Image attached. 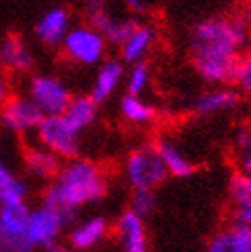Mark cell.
<instances>
[{
	"label": "cell",
	"mask_w": 251,
	"mask_h": 252,
	"mask_svg": "<svg viewBox=\"0 0 251 252\" xmlns=\"http://www.w3.org/2000/svg\"><path fill=\"white\" fill-rule=\"evenodd\" d=\"M249 29L241 17L212 15L200 19L192 29V62L198 76L208 84L235 82Z\"/></svg>",
	"instance_id": "6da1fadb"
},
{
	"label": "cell",
	"mask_w": 251,
	"mask_h": 252,
	"mask_svg": "<svg viewBox=\"0 0 251 252\" xmlns=\"http://www.w3.org/2000/svg\"><path fill=\"white\" fill-rule=\"evenodd\" d=\"M107 195L105 170L93 160L74 158L62 164L43 195V205L54 207L68 218L74 211L101 201Z\"/></svg>",
	"instance_id": "7a4b0ae2"
},
{
	"label": "cell",
	"mask_w": 251,
	"mask_h": 252,
	"mask_svg": "<svg viewBox=\"0 0 251 252\" xmlns=\"http://www.w3.org/2000/svg\"><path fill=\"white\" fill-rule=\"evenodd\" d=\"M126 179L134 191H155V189L167 179V170L157 154L155 146L136 148L126 158Z\"/></svg>",
	"instance_id": "3957f363"
},
{
	"label": "cell",
	"mask_w": 251,
	"mask_h": 252,
	"mask_svg": "<svg viewBox=\"0 0 251 252\" xmlns=\"http://www.w3.org/2000/svg\"><path fill=\"white\" fill-rule=\"evenodd\" d=\"M105 37L91 25H74L70 33L66 35L62 49L64 56L79 66H95L103 64V58L107 52Z\"/></svg>",
	"instance_id": "277c9868"
},
{
	"label": "cell",
	"mask_w": 251,
	"mask_h": 252,
	"mask_svg": "<svg viewBox=\"0 0 251 252\" xmlns=\"http://www.w3.org/2000/svg\"><path fill=\"white\" fill-rule=\"evenodd\" d=\"M35 133H37V144L56 154L60 160L70 162L81 152V133L64 119V115L43 117Z\"/></svg>",
	"instance_id": "5b68a950"
},
{
	"label": "cell",
	"mask_w": 251,
	"mask_h": 252,
	"mask_svg": "<svg viewBox=\"0 0 251 252\" xmlns=\"http://www.w3.org/2000/svg\"><path fill=\"white\" fill-rule=\"evenodd\" d=\"M31 103L40 109V113L43 117H60L64 115L72 94L70 88L62 82L56 76H47V74H42V76H35L29 82V94Z\"/></svg>",
	"instance_id": "8992f818"
},
{
	"label": "cell",
	"mask_w": 251,
	"mask_h": 252,
	"mask_svg": "<svg viewBox=\"0 0 251 252\" xmlns=\"http://www.w3.org/2000/svg\"><path fill=\"white\" fill-rule=\"evenodd\" d=\"M27 205L0 207V252H33L27 238Z\"/></svg>",
	"instance_id": "52a82bcc"
},
{
	"label": "cell",
	"mask_w": 251,
	"mask_h": 252,
	"mask_svg": "<svg viewBox=\"0 0 251 252\" xmlns=\"http://www.w3.org/2000/svg\"><path fill=\"white\" fill-rule=\"evenodd\" d=\"M70 221L66 213H62L54 207H35L29 211L27 220V238L33 248H49L60 238L64 225Z\"/></svg>",
	"instance_id": "ba28073f"
},
{
	"label": "cell",
	"mask_w": 251,
	"mask_h": 252,
	"mask_svg": "<svg viewBox=\"0 0 251 252\" xmlns=\"http://www.w3.org/2000/svg\"><path fill=\"white\" fill-rule=\"evenodd\" d=\"M86 17H89V25L105 37L107 43L118 45V47H122L130 39V35L140 27L138 19L111 15L105 8V4H101V2H91L86 6Z\"/></svg>",
	"instance_id": "9c48e42d"
},
{
	"label": "cell",
	"mask_w": 251,
	"mask_h": 252,
	"mask_svg": "<svg viewBox=\"0 0 251 252\" xmlns=\"http://www.w3.org/2000/svg\"><path fill=\"white\" fill-rule=\"evenodd\" d=\"M42 121H43V115L31 103L29 96H10L0 107V123L8 131H15V133L35 131Z\"/></svg>",
	"instance_id": "30bf717a"
},
{
	"label": "cell",
	"mask_w": 251,
	"mask_h": 252,
	"mask_svg": "<svg viewBox=\"0 0 251 252\" xmlns=\"http://www.w3.org/2000/svg\"><path fill=\"white\" fill-rule=\"evenodd\" d=\"M116 236L122 252H148V232L144 218L136 216L132 209L122 211L116 221Z\"/></svg>",
	"instance_id": "8fae6325"
},
{
	"label": "cell",
	"mask_w": 251,
	"mask_h": 252,
	"mask_svg": "<svg viewBox=\"0 0 251 252\" xmlns=\"http://www.w3.org/2000/svg\"><path fill=\"white\" fill-rule=\"evenodd\" d=\"M72 29L70 23V12L64 6H54L47 8L43 15L40 17V21L35 23V35L43 45L47 47H56L62 45L66 39V35Z\"/></svg>",
	"instance_id": "7c38bea8"
},
{
	"label": "cell",
	"mask_w": 251,
	"mask_h": 252,
	"mask_svg": "<svg viewBox=\"0 0 251 252\" xmlns=\"http://www.w3.org/2000/svg\"><path fill=\"white\" fill-rule=\"evenodd\" d=\"M107 236H109L107 220L103 216H91L84 221L74 225L68 234V240H70V248L84 252V250H91V248L99 246Z\"/></svg>",
	"instance_id": "4fadbf2b"
},
{
	"label": "cell",
	"mask_w": 251,
	"mask_h": 252,
	"mask_svg": "<svg viewBox=\"0 0 251 252\" xmlns=\"http://www.w3.org/2000/svg\"><path fill=\"white\" fill-rule=\"evenodd\" d=\"M124 64L120 60H105L103 64H99V70L95 74L93 88H91V98L95 103H105L107 98L116 94L124 80Z\"/></svg>",
	"instance_id": "5bb4252c"
},
{
	"label": "cell",
	"mask_w": 251,
	"mask_h": 252,
	"mask_svg": "<svg viewBox=\"0 0 251 252\" xmlns=\"http://www.w3.org/2000/svg\"><path fill=\"white\" fill-rule=\"evenodd\" d=\"M239 93L233 88H214V91H206L202 93L196 100L192 109L198 115H218V113H227L233 111L239 105Z\"/></svg>",
	"instance_id": "9a60e30c"
},
{
	"label": "cell",
	"mask_w": 251,
	"mask_h": 252,
	"mask_svg": "<svg viewBox=\"0 0 251 252\" xmlns=\"http://www.w3.org/2000/svg\"><path fill=\"white\" fill-rule=\"evenodd\" d=\"M155 43H157V31L150 27V25L140 23V27H138L130 35V39L120 47L122 60L128 62V64H132V66L142 64V60L150 54V49L155 47Z\"/></svg>",
	"instance_id": "2e32d148"
},
{
	"label": "cell",
	"mask_w": 251,
	"mask_h": 252,
	"mask_svg": "<svg viewBox=\"0 0 251 252\" xmlns=\"http://www.w3.org/2000/svg\"><path fill=\"white\" fill-rule=\"evenodd\" d=\"M229 197L233 203L235 223L251 228V179L235 172L229 181Z\"/></svg>",
	"instance_id": "e0dca14e"
},
{
	"label": "cell",
	"mask_w": 251,
	"mask_h": 252,
	"mask_svg": "<svg viewBox=\"0 0 251 252\" xmlns=\"http://www.w3.org/2000/svg\"><path fill=\"white\" fill-rule=\"evenodd\" d=\"M155 150H157L167 174L175 176V179H187V176H192L196 172V164L185 156L183 150L179 146H175L173 142L163 140L155 146Z\"/></svg>",
	"instance_id": "ac0fdd59"
},
{
	"label": "cell",
	"mask_w": 251,
	"mask_h": 252,
	"mask_svg": "<svg viewBox=\"0 0 251 252\" xmlns=\"http://www.w3.org/2000/svg\"><path fill=\"white\" fill-rule=\"evenodd\" d=\"M0 64L15 72H27L33 66V54L21 37L8 35L0 43Z\"/></svg>",
	"instance_id": "d6986e66"
},
{
	"label": "cell",
	"mask_w": 251,
	"mask_h": 252,
	"mask_svg": "<svg viewBox=\"0 0 251 252\" xmlns=\"http://www.w3.org/2000/svg\"><path fill=\"white\" fill-rule=\"evenodd\" d=\"M25 166H27V170L33 176H37V179H52L54 181V176L62 168V160L56 154L49 152V150L37 144V146L27 148V152H25Z\"/></svg>",
	"instance_id": "ffe728a7"
},
{
	"label": "cell",
	"mask_w": 251,
	"mask_h": 252,
	"mask_svg": "<svg viewBox=\"0 0 251 252\" xmlns=\"http://www.w3.org/2000/svg\"><path fill=\"white\" fill-rule=\"evenodd\" d=\"M29 189L17 174L6 166V162L0 156V207L10 205H25Z\"/></svg>",
	"instance_id": "44dd1931"
},
{
	"label": "cell",
	"mask_w": 251,
	"mask_h": 252,
	"mask_svg": "<svg viewBox=\"0 0 251 252\" xmlns=\"http://www.w3.org/2000/svg\"><path fill=\"white\" fill-rule=\"evenodd\" d=\"M64 119L72 125L79 133L86 127H91L97 119V103L91 98V94H79L72 96L70 105L64 113Z\"/></svg>",
	"instance_id": "7402d4cb"
},
{
	"label": "cell",
	"mask_w": 251,
	"mask_h": 252,
	"mask_svg": "<svg viewBox=\"0 0 251 252\" xmlns=\"http://www.w3.org/2000/svg\"><path fill=\"white\" fill-rule=\"evenodd\" d=\"M120 113L126 121H130L134 125H148L157 117V109L146 98L132 96V94H126L120 100Z\"/></svg>",
	"instance_id": "603a6c76"
},
{
	"label": "cell",
	"mask_w": 251,
	"mask_h": 252,
	"mask_svg": "<svg viewBox=\"0 0 251 252\" xmlns=\"http://www.w3.org/2000/svg\"><path fill=\"white\" fill-rule=\"evenodd\" d=\"M229 252H251V228L235 223L229 232H224Z\"/></svg>",
	"instance_id": "cb8c5ba5"
},
{
	"label": "cell",
	"mask_w": 251,
	"mask_h": 252,
	"mask_svg": "<svg viewBox=\"0 0 251 252\" xmlns=\"http://www.w3.org/2000/svg\"><path fill=\"white\" fill-rule=\"evenodd\" d=\"M150 84V68L144 64H136L132 66V70L128 72V80H126V86H128V94L132 96H142V93L148 88Z\"/></svg>",
	"instance_id": "d4e9b609"
},
{
	"label": "cell",
	"mask_w": 251,
	"mask_h": 252,
	"mask_svg": "<svg viewBox=\"0 0 251 252\" xmlns=\"http://www.w3.org/2000/svg\"><path fill=\"white\" fill-rule=\"evenodd\" d=\"M157 207V195L155 191H134L132 195V211L136 213V216L140 218H146L150 216V213L155 211Z\"/></svg>",
	"instance_id": "484cf974"
},
{
	"label": "cell",
	"mask_w": 251,
	"mask_h": 252,
	"mask_svg": "<svg viewBox=\"0 0 251 252\" xmlns=\"http://www.w3.org/2000/svg\"><path fill=\"white\" fill-rule=\"evenodd\" d=\"M237 84L241 91L251 93V45L243 52L241 62H239V72H237Z\"/></svg>",
	"instance_id": "4316f807"
},
{
	"label": "cell",
	"mask_w": 251,
	"mask_h": 252,
	"mask_svg": "<svg viewBox=\"0 0 251 252\" xmlns=\"http://www.w3.org/2000/svg\"><path fill=\"white\" fill-rule=\"evenodd\" d=\"M233 144H235V148H237V152L239 154L251 152V129L247 127V125H243V127H239L235 131Z\"/></svg>",
	"instance_id": "83f0119b"
},
{
	"label": "cell",
	"mask_w": 251,
	"mask_h": 252,
	"mask_svg": "<svg viewBox=\"0 0 251 252\" xmlns=\"http://www.w3.org/2000/svg\"><path fill=\"white\" fill-rule=\"evenodd\" d=\"M204 252H229V248H227V238H224V234H218V236L212 238V240L206 244Z\"/></svg>",
	"instance_id": "f1b7e54d"
},
{
	"label": "cell",
	"mask_w": 251,
	"mask_h": 252,
	"mask_svg": "<svg viewBox=\"0 0 251 252\" xmlns=\"http://www.w3.org/2000/svg\"><path fill=\"white\" fill-rule=\"evenodd\" d=\"M237 172L243 174L245 179H251V152L239 156V162H237Z\"/></svg>",
	"instance_id": "f546056e"
},
{
	"label": "cell",
	"mask_w": 251,
	"mask_h": 252,
	"mask_svg": "<svg viewBox=\"0 0 251 252\" xmlns=\"http://www.w3.org/2000/svg\"><path fill=\"white\" fill-rule=\"evenodd\" d=\"M128 10L132 12V15H146V12L150 10V4L148 2H144V0H130L128 2Z\"/></svg>",
	"instance_id": "4dcf8cb0"
},
{
	"label": "cell",
	"mask_w": 251,
	"mask_h": 252,
	"mask_svg": "<svg viewBox=\"0 0 251 252\" xmlns=\"http://www.w3.org/2000/svg\"><path fill=\"white\" fill-rule=\"evenodd\" d=\"M8 100V80L4 76V72H0V107Z\"/></svg>",
	"instance_id": "1f68e13d"
},
{
	"label": "cell",
	"mask_w": 251,
	"mask_h": 252,
	"mask_svg": "<svg viewBox=\"0 0 251 252\" xmlns=\"http://www.w3.org/2000/svg\"><path fill=\"white\" fill-rule=\"evenodd\" d=\"M243 19H245V23H247L249 27H251V2L245 6V17H243Z\"/></svg>",
	"instance_id": "d6a6232c"
},
{
	"label": "cell",
	"mask_w": 251,
	"mask_h": 252,
	"mask_svg": "<svg viewBox=\"0 0 251 252\" xmlns=\"http://www.w3.org/2000/svg\"><path fill=\"white\" fill-rule=\"evenodd\" d=\"M56 252H79V250H74V248H58Z\"/></svg>",
	"instance_id": "836d02e7"
}]
</instances>
